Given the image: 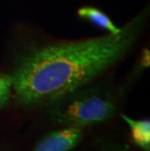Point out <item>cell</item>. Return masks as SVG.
<instances>
[{"label": "cell", "instance_id": "8992f818", "mask_svg": "<svg viewBox=\"0 0 150 151\" xmlns=\"http://www.w3.org/2000/svg\"><path fill=\"white\" fill-rule=\"evenodd\" d=\"M12 78L10 74L0 73V108L5 106L11 98Z\"/></svg>", "mask_w": 150, "mask_h": 151}, {"label": "cell", "instance_id": "277c9868", "mask_svg": "<svg viewBox=\"0 0 150 151\" xmlns=\"http://www.w3.org/2000/svg\"><path fill=\"white\" fill-rule=\"evenodd\" d=\"M78 16L84 20H87L91 24L97 25V27L107 30L110 33H115L120 30L121 27H118L114 24V22L110 20V18L103 13V11L98 10L95 7L92 6H85L80 8L77 11Z\"/></svg>", "mask_w": 150, "mask_h": 151}, {"label": "cell", "instance_id": "7a4b0ae2", "mask_svg": "<svg viewBox=\"0 0 150 151\" xmlns=\"http://www.w3.org/2000/svg\"><path fill=\"white\" fill-rule=\"evenodd\" d=\"M62 98L65 99L54 109V118L62 126L83 128L110 119L116 113L114 102L94 90Z\"/></svg>", "mask_w": 150, "mask_h": 151}, {"label": "cell", "instance_id": "3957f363", "mask_svg": "<svg viewBox=\"0 0 150 151\" xmlns=\"http://www.w3.org/2000/svg\"><path fill=\"white\" fill-rule=\"evenodd\" d=\"M82 137L83 128L65 127L44 137L33 151H68L80 142Z\"/></svg>", "mask_w": 150, "mask_h": 151}, {"label": "cell", "instance_id": "6da1fadb", "mask_svg": "<svg viewBox=\"0 0 150 151\" xmlns=\"http://www.w3.org/2000/svg\"><path fill=\"white\" fill-rule=\"evenodd\" d=\"M148 17L136 15L115 33L27 47L12 69V90L20 104L52 102L83 88L132 49Z\"/></svg>", "mask_w": 150, "mask_h": 151}, {"label": "cell", "instance_id": "5b68a950", "mask_svg": "<svg viewBox=\"0 0 150 151\" xmlns=\"http://www.w3.org/2000/svg\"><path fill=\"white\" fill-rule=\"evenodd\" d=\"M123 120L129 125L132 139L135 142L142 147L143 149L149 150L150 148V121L149 119L145 120H133L128 117L127 115H121Z\"/></svg>", "mask_w": 150, "mask_h": 151}]
</instances>
